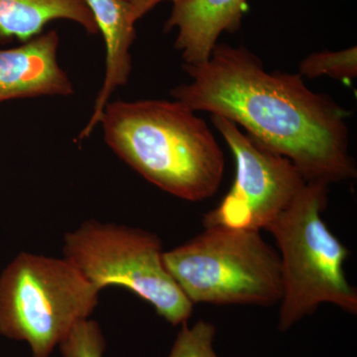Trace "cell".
Masks as SVG:
<instances>
[{"mask_svg": "<svg viewBox=\"0 0 357 357\" xmlns=\"http://www.w3.org/2000/svg\"><path fill=\"white\" fill-rule=\"evenodd\" d=\"M299 70L301 76L307 79L328 76L342 82L352 81L357 77V48L312 53L302 61Z\"/></svg>", "mask_w": 357, "mask_h": 357, "instance_id": "7c38bea8", "label": "cell"}, {"mask_svg": "<svg viewBox=\"0 0 357 357\" xmlns=\"http://www.w3.org/2000/svg\"><path fill=\"white\" fill-rule=\"evenodd\" d=\"M55 30L13 49H0V103L15 98L68 96L74 88L58 62Z\"/></svg>", "mask_w": 357, "mask_h": 357, "instance_id": "ba28073f", "label": "cell"}, {"mask_svg": "<svg viewBox=\"0 0 357 357\" xmlns=\"http://www.w3.org/2000/svg\"><path fill=\"white\" fill-rule=\"evenodd\" d=\"M328 185L306 182L268 231L280 255L283 295L279 330L284 332L314 314L319 305L333 304L357 312L356 289L345 276L349 252L324 222Z\"/></svg>", "mask_w": 357, "mask_h": 357, "instance_id": "3957f363", "label": "cell"}, {"mask_svg": "<svg viewBox=\"0 0 357 357\" xmlns=\"http://www.w3.org/2000/svg\"><path fill=\"white\" fill-rule=\"evenodd\" d=\"M130 7L131 17L134 21L140 20L142 16L149 13L160 2L174 1V0H126Z\"/></svg>", "mask_w": 357, "mask_h": 357, "instance_id": "9a60e30c", "label": "cell"}, {"mask_svg": "<svg viewBox=\"0 0 357 357\" xmlns=\"http://www.w3.org/2000/svg\"><path fill=\"white\" fill-rule=\"evenodd\" d=\"M100 124L119 158L178 199L204 201L222 184V148L206 121L184 103L117 100L105 105Z\"/></svg>", "mask_w": 357, "mask_h": 357, "instance_id": "7a4b0ae2", "label": "cell"}, {"mask_svg": "<svg viewBox=\"0 0 357 357\" xmlns=\"http://www.w3.org/2000/svg\"><path fill=\"white\" fill-rule=\"evenodd\" d=\"M163 246L147 230L88 220L66 234L63 255L95 287L131 291L173 326L188 323L194 305L163 261Z\"/></svg>", "mask_w": 357, "mask_h": 357, "instance_id": "8992f818", "label": "cell"}, {"mask_svg": "<svg viewBox=\"0 0 357 357\" xmlns=\"http://www.w3.org/2000/svg\"><path fill=\"white\" fill-rule=\"evenodd\" d=\"M246 0H174L165 31L178 28L175 48L184 64L206 62L222 32L241 28Z\"/></svg>", "mask_w": 357, "mask_h": 357, "instance_id": "9c48e42d", "label": "cell"}, {"mask_svg": "<svg viewBox=\"0 0 357 357\" xmlns=\"http://www.w3.org/2000/svg\"><path fill=\"white\" fill-rule=\"evenodd\" d=\"M168 357H218L213 349L215 326L210 321H197L194 326L181 325Z\"/></svg>", "mask_w": 357, "mask_h": 357, "instance_id": "4fadbf2b", "label": "cell"}, {"mask_svg": "<svg viewBox=\"0 0 357 357\" xmlns=\"http://www.w3.org/2000/svg\"><path fill=\"white\" fill-rule=\"evenodd\" d=\"M211 121L236 159V173L229 192L204 215V227L267 229L306 180L290 160L263 147L234 122L217 114Z\"/></svg>", "mask_w": 357, "mask_h": 357, "instance_id": "52a82bcc", "label": "cell"}, {"mask_svg": "<svg viewBox=\"0 0 357 357\" xmlns=\"http://www.w3.org/2000/svg\"><path fill=\"white\" fill-rule=\"evenodd\" d=\"M192 81L172 91L197 112L220 115L290 160L306 180L330 185L356 177L349 152V112L311 91L300 74L267 72L245 47L217 44L201 64L183 66Z\"/></svg>", "mask_w": 357, "mask_h": 357, "instance_id": "6da1fadb", "label": "cell"}, {"mask_svg": "<svg viewBox=\"0 0 357 357\" xmlns=\"http://www.w3.org/2000/svg\"><path fill=\"white\" fill-rule=\"evenodd\" d=\"M100 291L63 258L22 252L0 274V335L50 357L75 326L89 319Z\"/></svg>", "mask_w": 357, "mask_h": 357, "instance_id": "5b68a950", "label": "cell"}, {"mask_svg": "<svg viewBox=\"0 0 357 357\" xmlns=\"http://www.w3.org/2000/svg\"><path fill=\"white\" fill-rule=\"evenodd\" d=\"M57 20L76 22L89 34L100 32L86 0H0V39L25 43Z\"/></svg>", "mask_w": 357, "mask_h": 357, "instance_id": "8fae6325", "label": "cell"}, {"mask_svg": "<svg viewBox=\"0 0 357 357\" xmlns=\"http://www.w3.org/2000/svg\"><path fill=\"white\" fill-rule=\"evenodd\" d=\"M163 261L192 305L266 307L283 295L280 255L258 230L204 227Z\"/></svg>", "mask_w": 357, "mask_h": 357, "instance_id": "277c9868", "label": "cell"}, {"mask_svg": "<svg viewBox=\"0 0 357 357\" xmlns=\"http://www.w3.org/2000/svg\"><path fill=\"white\" fill-rule=\"evenodd\" d=\"M59 347L62 357H103L107 340L98 323L88 319L77 324Z\"/></svg>", "mask_w": 357, "mask_h": 357, "instance_id": "5bb4252c", "label": "cell"}, {"mask_svg": "<svg viewBox=\"0 0 357 357\" xmlns=\"http://www.w3.org/2000/svg\"><path fill=\"white\" fill-rule=\"evenodd\" d=\"M98 31L105 43V75L102 89L96 98L93 114H102L115 89L128 83L130 76V48L136 33L135 21L131 17L126 0H86Z\"/></svg>", "mask_w": 357, "mask_h": 357, "instance_id": "30bf717a", "label": "cell"}]
</instances>
